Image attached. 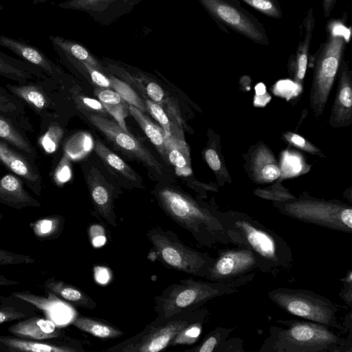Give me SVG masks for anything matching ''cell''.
Returning a JSON list of instances; mask_svg holds the SVG:
<instances>
[{"label": "cell", "mask_w": 352, "mask_h": 352, "mask_svg": "<svg viewBox=\"0 0 352 352\" xmlns=\"http://www.w3.org/2000/svg\"><path fill=\"white\" fill-rule=\"evenodd\" d=\"M274 206L293 219L331 230L352 232V208L342 201L301 195L285 201H274Z\"/></svg>", "instance_id": "7"}, {"label": "cell", "mask_w": 352, "mask_h": 352, "mask_svg": "<svg viewBox=\"0 0 352 352\" xmlns=\"http://www.w3.org/2000/svg\"><path fill=\"white\" fill-rule=\"evenodd\" d=\"M280 183V180H278L276 185L264 189H256L254 193L257 196L274 201H285L294 199L295 197L289 193L286 188H283Z\"/></svg>", "instance_id": "42"}, {"label": "cell", "mask_w": 352, "mask_h": 352, "mask_svg": "<svg viewBox=\"0 0 352 352\" xmlns=\"http://www.w3.org/2000/svg\"><path fill=\"white\" fill-rule=\"evenodd\" d=\"M96 280L100 283L104 284L109 281L110 275L108 269L98 267L95 270Z\"/></svg>", "instance_id": "49"}, {"label": "cell", "mask_w": 352, "mask_h": 352, "mask_svg": "<svg viewBox=\"0 0 352 352\" xmlns=\"http://www.w3.org/2000/svg\"><path fill=\"white\" fill-rule=\"evenodd\" d=\"M111 83V88L128 104L145 112L146 107L133 89L126 82L116 78L111 74L108 76Z\"/></svg>", "instance_id": "36"}, {"label": "cell", "mask_w": 352, "mask_h": 352, "mask_svg": "<svg viewBox=\"0 0 352 352\" xmlns=\"http://www.w3.org/2000/svg\"><path fill=\"white\" fill-rule=\"evenodd\" d=\"M0 45L8 49L25 62L38 68L56 83L63 82L65 74L61 68L36 46L5 35H0Z\"/></svg>", "instance_id": "16"}, {"label": "cell", "mask_w": 352, "mask_h": 352, "mask_svg": "<svg viewBox=\"0 0 352 352\" xmlns=\"http://www.w3.org/2000/svg\"><path fill=\"white\" fill-rule=\"evenodd\" d=\"M36 258L23 254L0 248V265H32Z\"/></svg>", "instance_id": "43"}, {"label": "cell", "mask_w": 352, "mask_h": 352, "mask_svg": "<svg viewBox=\"0 0 352 352\" xmlns=\"http://www.w3.org/2000/svg\"><path fill=\"white\" fill-rule=\"evenodd\" d=\"M259 351L351 352V341L334 329L310 320H278Z\"/></svg>", "instance_id": "1"}, {"label": "cell", "mask_w": 352, "mask_h": 352, "mask_svg": "<svg viewBox=\"0 0 352 352\" xmlns=\"http://www.w3.org/2000/svg\"><path fill=\"white\" fill-rule=\"evenodd\" d=\"M146 236L157 259L169 268L205 278L214 261L208 254L186 246L170 230L154 227L146 232Z\"/></svg>", "instance_id": "9"}, {"label": "cell", "mask_w": 352, "mask_h": 352, "mask_svg": "<svg viewBox=\"0 0 352 352\" xmlns=\"http://www.w3.org/2000/svg\"><path fill=\"white\" fill-rule=\"evenodd\" d=\"M73 99L76 106L80 109H90L102 113H104L105 111H107L101 102L94 98L74 94Z\"/></svg>", "instance_id": "46"}, {"label": "cell", "mask_w": 352, "mask_h": 352, "mask_svg": "<svg viewBox=\"0 0 352 352\" xmlns=\"http://www.w3.org/2000/svg\"><path fill=\"white\" fill-rule=\"evenodd\" d=\"M36 316V307L14 296H0V324Z\"/></svg>", "instance_id": "29"}, {"label": "cell", "mask_w": 352, "mask_h": 352, "mask_svg": "<svg viewBox=\"0 0 352 352\" xmlns=\"http://www.w3.org/2000/svg\"><path fill=\"white\" fill-rule=\"evenodd\" d=\"M90 196L97 213L109 224L116 226V216L113 211V195L100 171L92 166L87 175Z\"/></svg>", "instance_id": "20"}, {"label": "cell", "mask_w": 352, "mask_h": 352, "mask_svg": "<svg viewBox=\"0 0 352 352\" xmlns=\"http://www.w3.org/2000/svg\"><path fill=\"white\" fill-rule=\"evenodd\" d=\"M42 286L47 293H52L76 307L91 309L97 305L96 302L81 289L54 277L48 278Z\"/></svg>", "instance_id": "25"}, {"label": "cell", "mask_w": 352, "mask_h": 352, "mask_svg": "<svg viewBox=\"0 0 352 352\" xmlns=\"http://www.w3.org/2000/svg\"><path fill=\"white\" fill-rule=\"evenodd\" d=\"M0 140L36 161L38 153L30 141L26 132L9 118L0 114Z\"/></svg>", "instance_id": "27"}, {"label": "cell", "mask_w": 352, "mask_h": 352, "mask_svg": "<svg viewBox=\"0 0 352 352\" xmlns=\"http://www.w3.org/2000/svg\"><path fill=\"white\" fill-rule=\"evenodd\" d=\"M0 351L3 352H78L84 351L63 341L34 340L14 336L0 335Z\"/></svg>", "instance_id": "22"}, {"label": "cell", "mask_w": 352, "mask_h": 352, "mask_svg": "<svg viewBox=\"0 0 352 352\" xmlns=\"http://www.w3.org/2000/svg\"><path fill=\"white\" fill-rule=\"evenodd\" d=\"M71 323L80 331L102 339L119 338L124 333L120 329L109 324L83 316H76Z\"/></svg>", "instance_id": "33"}, {"label": "cell", "mask_w": 352, "mask_h": 352, "mask_svg": "<svg viewBox=\"0 0 352 352\" xmlns=\"http://www.w3.org/2000/svg\"><path fill=\"white\" fill-rule=\"evenodd\" d=\"M90 122L101 131L112 143L127 155L144 163L151 169L162 174V166L149 149L135 137L116 123L97 113H86Z\"/></svg>", "instance_id": "13"}, {"label": "cell", "mask_w": 352, "mask_h": 352, "mask_svg": "<svg viewBox=\"0 0 352 352\" xmlns=\"http://www.w3.org/2000/svg\"><path fill=\"white\" fill-rule=\"evenodd\" d=\"M17 280L10 279L6 276L0 274V287H10L19 285Z\"/></svg>", "instance_id": "51"}, {"label": "cell", "mask_w": 352, "mask_h": 352, "mask_svg": "<svg viewBox=\"0 0 352 352\" xmlns=\"http://www.w3.org/2000/svg\"><path fill=\"white\" fill-rule=\"evenodd\" d=\"M270 299L285 311L305 320L338 331L344 327L338 316V308L324 296L314 292L278 287L268 292Z\"/></svg>", "instance_id": "8"}, {"label": "cell", "mask_w": 352, "mask_h": 352, "mask_svg": "<svg viewBox=\"0 0 352 352\" xmlns=\"http://www.w3.org/2000/svg\"><path fill=\"white\" fill-rule=\"evenodd\" d=\"M8 331L12 336L34 340H61L66 337L64 331L52 320L37 316L19 320L9 326Z\"/></svg>", "instance_id": "19"}, {"label": "cell", "mask_w": 352, "mask_h": 352, "mask_svg": "<svg viewBox=\"0 0 352 352\" xmlns=\"http://www.w3.org/2000/svg\"><path fill=\"white\" fill-rule=\"evenodd\" d=\"M262 14L276 19L283 16V12L278 0H241Z\"/></svg>", "instance_id": "40"}, {"label": "cell", "mask_w": 352, "mask_h": 352, "mask_svg": "<svg viewBox=\"0 0 352 352\" xmlns=\"http://www.w3.org/2000/svg\"><path fill=\"white\" fill-rule=\"evenodd\" d=\"M55 85L54 80L46 78L21 84L6 83L5 87L41 118L44 128L60 116Z\"/></svg>", "instance_id": "11"}, {"label": "cell", "mask_w": 352, "mask_h": 352, "mask_svg": "<svg viewBox=\"0 0 352 352\" xmlns=\"http://www.w3.org/2000/svg\"><path fill=\"white\" fill-rule=\"evenodd\" d=\"M24 182L13 173L0 177V203L8 207L22 210L38 208L41 203L25 188Z\"/></svg>", "instance_id": "21"}, {"label": "cell", "mask_w": 352, "mask_h": 352, "mask_svg": "<svg viewBox=\"0 0 352 352\" xmlns=\"http://www.w3.org/2000/svg\"><path fill=\"white\" fill-rule=\"evenodd\" d=\"M47 1H50V0H34V1L32 2L33 4H37V3H45Z\"/></svg>", "instance_id": "52"}, {"label": "cell", "mask_w": 352, "mask_h": 352, "mask_svg": "<svg viewBox=\"0 0 352 352\" xmlns=\"http://www.w3.org/2000/svg\"><path fill=\"white\" fill-rule=\"evenodd\" d=\"M142 0H67L57 7L84 12L97 23L109 25L130 13Z\"/></svg>", "instance_id": "14"}, {"label": "cell", "mask_w": 352, "mask_h": 352, "mask_svg": "<svg viewBox=\"0 0 352 352\" xmlns=\"http://www.w3.org/2000/svg\"><path fill=\"white\" fill-rule=\"evenodd\" d=\"M0 163L22 179L36 195H41L43 184L35 161L1 140Z\"/></svg>", "instance_id": "15"}, {"label": "cell", "mask_w": 352, "mask_h": 352, "mask_svg": "<svg viewBox=\"0 0 352 352\" xmlns=\"http://www.w3.org/2000/svg\"><path fill=\"white\" fill-rule=\"evenodd\" d=\"M207 319L195 322L183 329L173 339L170 346L178 344H192L195 343L199 337L204 323Z\"/></svg>", "instance_id": "38"}, {"label": "cell", "mask_w": 352, "mask_h": 352, "mask_svg": "<svg viewBox=\"0 0 352 352\" xmlns=\"http://www.w3.org/2000/svg\"><path fill=\"white\" fill-rule=\"evenodd\" d=\"M166 151L168 161L179 170V173L190 174V154L183 140H177L173 135L166 138Z\"/></svg>", "instance_id": "34"}, {"label": "cell", "mask_w": 352, "mask_h": 352, "mask_svg": "<svg viewBox=\"0 0 352 352\" xmlns=\"http://www.w3.org/2000/svg\"><path fill=\"white\" fill-rule=\"evenodd\" d=\"M0 76L19 84L49 78L38 68L1 52H0Z\"/></svg>", "instance_id": "24"}, {"label": "cell", "mask_w": 352, "mask_h": 352, "mask_svg": "<svg viewBox=\"0 0 352 352\" xmlns=\"http://www.w3.org/2000/svg\"><path fill=\"white\" fill-rule=\"evenodd\" d=\"M95 151L106 164L117 170L122 176L133 182L138 181L137 175L133 170L100 140H96V142Z\"/></svg>", "instance_id": "35"}, {"label": "cell", "mask_w": 352, "mask_h": 352, "mask_svg": "<svg viewBox=\"0 0 352 352\" xmlns=\"http://www.w3.org/2000/svg\"><path fill=\"white\" fill-rule=\"evenodd\" d=\"M222 214L229 243L252 251L263 272L290 267L292 251L282 237L245 214Z\"/></svg>", "instance_id": "2"}, {"label": "cell", "mask_w": 352, "mask_h": 352, "mask_svg": "<svg viewBox=\"0 0 352 352\" xmlns=\"http://www.w3.org/2000/svg\"><path fill=\"white\" fill-rule=\"evenodd\" d=\"M72 58L81 68L83 72V75L86 77H89L95 85L101 88H111L110 79L104 72L96 69L87 63L78 60L74 58Z\"/></svg>", "instance_id": "41"}, {"label": "cell", "mask_w": 352, "mask_h": 352, "mask_svg": "<svg viewBox=\"0 0 352 352\" xmlns=\"http://www.w3.org/2000/svg\"><path fill=\"white\" fill-rule=\"evenodd\" d=\"M283 137L288 143L302 151L312 155L324 157L320 149L298 134L292 132H287L283 134Z\"/></svg>", "instance_id": "45"}, {"label": "cell", "mask_w": 352, "mask_h": 352, "mask_svg": "<svg viewBox=\"0 0 352 352\" xmlns=\"http://www.w3.org/2000/svg\"><path fill=\"white\" fill-rule=\"evenodd\" d=\"M232 329L217 327L210 331L204 338L201 343L196 347L186 350L189 352H219V351H234L231 346L236 351V339L228 340L229 334Z\"/></svg>", "instance_id": "30"}, {"label": "cell", "mask_w": 352, "mask_h": 352, "mask_svg": "<svg viewBox=\"0 0 352 352\" xmlns=\"http://www.w3.org/2000/svg\"><path fill=\"white\" fill-rule=\"evenodd\" d=\"M208 311L202 307L188 309L165 318H155L141 331L104 350L107 352H158L168 346L188 325L207 319Z\"/></svg>", "instance_id": "6"}, {"label": "cell", "mask_w": 352, "mask_h": 352, "mask_svg": "<svg viewBox=\"0 0 352 352\" xmlns=\"http://www.w3.org/2000/svg\"><path fill=\"white\" fill-rule=\"evenodd\" d=\"M205 160L209 167L216 174L218 179H223L230 182V177L226 169V166L221 157L214 147L206 149L204 152Z\"/></svg>", "instance_id": "39"}, {"label": "cell", "mask_w": 352, "mask_h": 352, "mask_svg": "<svg viewBox=\"0 0 352 352\" xmlns=\"http://www.w3.org/2000/svg\"><path fill=\"white\" fill-rule=\"evenodd\" d=\"M254 275L252 272L230 281H202L190 278L170 285L155 298L156 318L196 309L214 298L235 293Z\"/></svg>", "instance_id": "4"}, {"label": "cell", "mask_w": 352, "mask_h": 352, "mask_svg": "<svg viewBox=\"0 0 352 352\" xmlns=\"http://www.w3.org/2000/svg\"><path fill=\"white\" fill-rule=\"evenodd\" d=\"M54 51H60L80 61L87 63L96 69L105 73V67L82 44L60 36L50 35L48 37Z\"/></svg>", "instance_id": "28"}, {"label": "cell", "mask_w": 352, "mask_h": 352, "mask_svg": "<svg viewBox=\"0 0 352 352\" xmlns=\"http://www.w3.org/2000/svg\"><path fill=\"white\" fill-rule=\"evenodd\" d=\"M65 219L61 215H47L30 223L29 226L35 238L39 241L58 238L64 228Z\"/></svg>", "instance_id": "32"}, {"label": "cell", "mask_w": 352, "mask_h": 352, "mask_svg": "<svg viewBox=\"0 0 352 352\" xmlns=\"http://www.w3.org/2000/svg\"><path fill=\"white\" fill-rule=\"evenodd\" d=\"M146 109L149 111L153 117L160 124L166 138L172 135L170 122L163 108L157 102L152 100H146Z\"/></svg>", "instance_id": "44"}, {"label": "cell", "mask_w": 352, "mask_h": 352, "mask_svg": "<svg viewBox=\"0 0 352 352\" xmlns=\"http://www.w3.org/2000/svg\"><path fill=\"white\" fill-rule=\"evenodd\" d=\"M255 270L263 272L256 255L249 249L238 246L219 250L205 278L212 281H230Z\"/></svg>", "instance_id": "12"}, {"label": "cell", "mask_w": 352, "mask_h": 352, "mask_svg": "<svg viewBox=\"0 0 352 352\" xmlns=\"http://www.w3.org/2000/svg\"><path fill=\"white\" fill-rule=\"evenodd\" d=\"M327 36L314 58V74L310 91V107L316 118L326 107L343 58L346 37L335 24H329Z\"/></svg>", "instance_id": "5"}, {"label": "cell", "mask_w": 352, "mask_h": 352, "mask_svg": "<svg viewBox=\"0 0 352 352\" xmlns=\"http://www.w3.org/2000/svg\"><path fill=\"white\" fill-rule=\"evenodd\" d=\"M3 10V7L2 6V5L0 3V10Z\"/></svg>", "instance_id": "54"}, {"label": "cell", "mask_w": 352, "mask_h": 352, "mask_svg": "<svg viewBox=\"0 0 352 352\" xmlns=\"http://www.w3.org/2000/svg\"><path fill=\"white\" fill-rule=\"evenodd\" d=\"M197 1L223 31L229 28L257 44L270 45L263 24L239 0Z\"/></svg>", "instance_id": "10"}, {"label": "cell", "mask_w": 352, "mask_h": 352, "mask_svg": "<svg viewBox=\"0 0 352 352\" xmlns=\"http://www.w3.org/2000/svg\"><path fill=\"white\" fill-rule=\"evenodd\" d=\"M3 217V214H2V213L0 212V222L2 221Z\"/></svg>", "instance_id": "53"}, {"label": "cell", "mask_w": 352, "mask_h": 352, "mask_svg": "<svg viewBox=\"0 0 352 352\" xmlns=\"http://www.w3.org/2000/svg\"><path fill=\"white\" fill-rule=\"evenodd\" d=\"M146 93L151 100L157 103L162 102L164 96L163 89L155 82H150L147 84Z\"/></svg>", "instance_id": "48"}, {"label": "cell", "mask_w": 352, "mask_h": 352, "mask_svg": "<svg viewBox=\"0 0 352 352\" xmlns=\"http://www.w3.org/2000/svg\"><path fill=\"white\" fill-rule=\"evenodd\" d=\"M129 113L142 129L150 141L155 145L160 154L166 160V136L162 129L158 125L153 122L140 109L132 105L128 106Z\"/></svg>", "instance_id": "31"}, {"label": "cell", "mask_w": 352, "mask_h": 352, "mask_svg": "<svg viewBox=\"0 0 352 352\" xmlns=\"http://www.w3.org/2000/svg\"><path fill=\"white\" fill-rule=\"evenodd\" d=\"M250 173L258 183H270L280 175V166L272 151L264 144L257 146L250 154Z\"/></svg>", "instance_id": "23"}, {"label": "cell", "mask_w": 352, "mask_h": 352, "mask_svg": "<svg viewBox=\"0 0 352 352\" xmlns=\"http://www.w3.org/2000/svg\"><path fill=\"white\" fill-rule=\"evenodd\" d=\"M338 89L329 123L333 128L349 126L352 122V72L342 58L338 72Z\"/></svg>", "instance_id": "17"}, {"label": "cell", "mask_w": 352, "mask_h": 352, "mask_svg": "<svg viewBox=\"0 0 352 352\" xmlns=\"http://www.w3.org/2000/svg\"><path fill=\"white\" fill-rule=\"evenodd\" d=\"M304 165L306 164L300 155L285 151L283 153L281 162L279 166L280 169V179H283L302 174L304 169L308 170L307 168L304 167Z\"/></svg>", "instance_id": "37"}, {"label": "cell", "mask_w": 352, "mask_h": 352, "mask_svg": "<svg viewBox=\"0 0 352 352\" xmlns=\"http://www.w3.org/2000/svg\"><path fill=\"white\" fill-rule=\"evenodd\" d=\"M95 94L102 104L114 105L126 102L120 96L109 88H98Z\"/></svg>", "instance_id": "47"}, {"label": "cell", "mask_w": 352, "mask_h": 352, "mask_svg": "<svg viewBox=\"0 0 352 352\" xmlns=\"http://www.w3.org/2000/svg\"><path fill=\"white\" fill-rule=\"evenodd\" d=\"M322 9L324 17L327 18L330 16V14L337 2V0H322Z\"/></svg>", "instance_id": "50"}, {"label": "cell", "mask_w": 352, "mask_h": 352, "mask_svg": "<svg viewBox=\"0 0 352 352\" xmlns=\"http://www.w3.org/2000/svg\"><path fill=\"white\" fill-rule=\"evenodd\" d=\"M157 197L166 214L201 245L211 247L229 242L222 214L203 206L175 188H164L158 191Z\"/></svg>", "instance_id": "3"}, {"label": "cell", "mask_w": 352, "mask_h": 352, "mask_svg": "<svg viewBox=\"0 0 352 352\" xmlns=\"http://www.w3.org/2000/svg\"><path fill=\"white\" fill-rule=\"evenodd\" d=\"M315 28V16L314 9L310 8L300 26L301 38L296 53L291 56L289 63V73L295 83L301 85L307 68L309 52L313 32Z\"/></svg>", "instance_id": "18"}, {"label": "cell", "mask_w": 352, "mask_h": 352, "mask_svg": "<svg viewBox=\"0 0 352 352\" xmlns=\"http://www.w3.org/2000/svg\"><path fill=\"white\" fill-rule=\"evenodd\" d=\"M24 103L0 85V114L9 118L25 132L34 131Z\"/></svg>", "instance_id": "26"}]
</instances>
